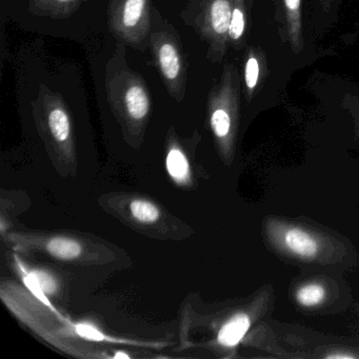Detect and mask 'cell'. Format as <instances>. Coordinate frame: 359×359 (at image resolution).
Masks as SVG:
<instances>
[{
    "instance_id": "obj_16",
    "label": "cell",
    "mask_w": 359,
    "mask_h": 359,
    "mask_svg": "<svg viewBox=\"0 0 359 359\" xmlns=\"http://www.w3.org/2000/svg\"><path fill=\"white\" fill-rule=\"evenodd\" d=\"M325 297V290L321 285H309L298 291L297 299L304 306H315Z\"/></svg>"
},
{
    "instance_id": "obj_14",
    "label": "cell",
    "mask_w": 359,
    "mask_h": 359,
    "mask_svg": "<svg viewBox=\"0 0 359 359\" xmlns=\"http://www.w3.org/2000/svg\"><path fill=\"white\" fill-rule=\"evenodd\" d=\"M250 327V318L245 314H237L229 319L218 332L217 342L220 346L232 348L236 346Z\"/></svg>"
},
{
    "instance_id": "obj_5",
    "label": "cell",
    "mask_w": 359,
    "mask_h": 359,
    "mask_svg": "<svg viewBox=\"0 0 359 359\" xmlns=\"http://www.w3.org/2000/svg\"><path fill=\"white\" fill-rule=\"evenodd\" d=\"M10 241L25 251L43 253L54 259L81 266L104 264L116 259V255L102 243L86 241L71 235L14 233Z\"/></svg>"
},
{
    "instance_id": "obj_11",
    "label": "cell",
    "mask_w": 359,
    "mask_h": 359,
    "mask_svg": "<svg viewBox=\"0 0 359 359\" xmlns=\"http://www.w3.org/2000/svg\"><path fill=\"white\" fill-rule=\"evenodd\" d=\"M287 39L294 54H299L304 50V33H302V0H283Z\"/></svg>"
},
{
    "instance_id": "obj_2",
    "label": "cell",
    "mask_w": 359,
    "mask_h": 359,
    "mask_svg": "<svg viewBox=\"0 0 359 359\" xmlns=\"http://www.w3.org/2000/svg\"><path fill=\"white\" fill-rule=\"evenodd\" d=\"M32 114L48 154L60 173L74 174L76 168L72 117L62 94L39 85Z\"/></svg>"
},
{
    "instance_id": "obj_8",
    "label": "cell",
    "mask_w": 359,
    "mask_h": 359,
    "mask_svg": "<svg viewBox=\"0 0 359 359\" xmlns=\"http://www.w3.org/2000/svg\"><path fill=\"white\" fill-rule=\"evenodd\" d=\"M239 108V79L233 65L224 67L218 83L208 93L207 113L214 137L224 144L232 140Z\"/></svg>"
},
{
    "instance_id": "obj_9",
    "label": "cell",
    "mask_w": 359,
    "mask_h": 359,
    "mask_svg": "<svg viewBox=\"0 0 359 359\" xmlns=\"http://www.w3.org/2000/svg\"><path fill=\"white\" fill-rule=\"evenodd\" d=\"M198 131H195L190 137L184 138L178 135L173 127L170 128L167 135V170L169 175L174 182L180 184L191 182L192 172H191L190 159H189L188 149L194 142L199 140Z\"/></svg>"
},
{
    "instance_id": "obj_1",
    "label": "cell",
    "mask_w": 359,
    "mask_h": 359,
    "mask_svg": "<svg viewBox=\"0 0 359 359\" xmlns=\"http://www.w3.org/2000/svg\"><path fill=\"white\" fill-rule=\"evenodd\" d=\"M104 89L109 106L130 146L138 148L153 112L150 90L142 75L130 67L127 46L116 41L104 70Z\"/></svg>"
},
{
    "instance_id": "obj_13",
    "label": "cell",
    "mask_w": 359,
    "mask_h": 359,
    "mask_svg": "<svg viewBox=\"0 0 359 359\" xmlns=\"http://www.w3.org/2000/svg\"><path fill=\"white\" fill-rule=\"evenodd\" d=\"M264 62V56H262V52L257 51L254 48L248 51L247 55H245V70H243L245 94L248 102L253 98L257 86L259 85Z\"/></svg>"
},
{
    "instance_id": "obj_4",
    "label": "cell",
    "mask_w": 359,
    "mask_h": 359,
    "mask_svg": "<svg viewBox=\"0 0 359 359\" xmlns=\"http://www.w3.org/2000/svg\"><path fill=\"white\" fill-rule=\"evenodd\" d=\"M180 18L207 45V60L212 64L224 60L229 48V27L233 0H184Z\"/></svg>"
},
{
    "instance_id": "obj_10",
    "label": "cell",
    "mask_w": 359,
    "mask_h": 359,
    "mask_svg": "<svg viewBox=\"0 0 359 359\" xmlns=\"http://www.w3.org/2000/svg\"><path fill=\"white\" fill-rule=\"evenodd\" d=\"M87 0H29V13L51 20H68Z\"/></svg>"
},
{
    "instance_id": "obj_7",
    "label": "cell",
    "mask_w": 359,
    "mask_h": 359,
    "mask_svg": "<svg viewBox=\"0 0 359 359\" xmlns=\"http://www.w3.org/2000/svg\"><path fill=\"white\" fill-rule=\"evenodd\" d=\"M153 0H109V31L116 41L144 52L150 46Z\"/></svg>"
},
{
    "instance_id": "obj_3",
    "label": "cell",
    "mask_w": 359,
    "mask_h": 359,
    "mask_svg": "<svg viewBox=\"0 0 359 359\" xmlns=\"http://www.w3.org/2000/svg\"><path fill=\"white\" fill-rule=\"evenodd\" d=\"M149 49L170 97L180 104L184 102L188 87V57L180 33L156 7L153 10Z\"/></svg>"
},
{
    "instance_id": "obj_12",
    "label": "cell",
    "mask_w": 359,
    "mask_h": 359,
    "mask_svg": "<svg viewBox=\"0 0 359 359\" xmlns=\"http://www.w3.org/2000/svg\"><path fill=\"white\" fill-rule=\"evenodd\" d=\"M247 22V0H233L232 15L229 27V45L237 51L245 46Z\"/></svg>"
},
{
    "instance_id": "obj_17",
    "label": "cell",
    "mask_w": 359,
    "mask_h": 359,
    "mask_svg": "<svg viewBox=\"0 0 359 359\" xmlns=\"http://www.w3.org/2000/svg\"><path fill=\"white\" fill-rule=\"evenodd\" d=\"M333 3L334 0H319L321 8H323V11L325 12H329V10L331 9L332 4Z\"/></svg>"
},
{
    "instance_id": "obj_15",
    "label": "cell",
    "mask_w": 359,
    "mask_h": 359,
    "mask_svg": "<svg viewBox=\"0 0 359 359\" xmlns=\"http://www.w3.org/2000/svg\"><path fill=\"white\" fill-rule=\"evenodd\" d=\"M285 243L292 251L306 257H312L317 252L316 241L299 229H293L287 233Z\"/></svg>"
},
{
    "instance_id": "obj_6",
    "label": "cell",
    "mask_w": 359,
    "mask_h": 359,
    "mask_svg": "<svg viewBox=\"0 0 359 359\" xmlns=\"http://www.w3.org/2000/svg\"><path fill=\"white\" fill-rule=\"evenodd\" d=\"M104 209L134 230L155 238L177 239V220L152 199L129 193L107 195Z\"/></svg>"
}]
</instances>
